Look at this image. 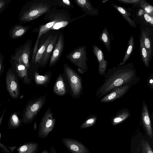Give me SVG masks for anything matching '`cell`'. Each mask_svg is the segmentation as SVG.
Segmentation results:
<instances>
[{
	"instance_id": "obj_46",
	"label": "cell",
	"mask_w": 153,
	"mask_h": 153,
	"mask_svg": "<svg viewBox=\"0 0 153 153\" xmlns=\"http://www.w3.org/2000/svg\"><path fill=\"white\" fill-rule=\"evenodd\" d=\"M108 1V0H103L102 1V4H103L105 2H106V1Z\"/></svg>"
},
{
	"instance_id": "obj_38",
	"label": "cell",
	"mask_w": 153,
	"mask_h": 153,
	"mask_svg": "<svg viewBox=\"0 0 153 153\" xmlns=\"http://www.w3.org/2000/svg\"><path fill=\"white\" fill-rule=\"evenodd\" d=\"M10 1L5 0H0V11L4 9Z\"/></svg>"
},
{
	"instance_id": "obj_31",
	"label": "cell",
	"mask_w": 153,
	"mask_h": 153,
	"mask_svg": "<svg viewBox=\"0 0 153 153\" xmlns=\"http://www.w3.org/2000/svg\"><path fill=\"white\" fill-rule=\"evenodd\" d=\"M92 51L99 63L102 62L105 60L103 53L98 46L93 45Z\"/></svg>"
},
{
	"instance_id": "obj_20",
	"label": "cell",
	"mask_w": 153,
	"mask_h": 153,
	"mask_svg": "<svg viewBox=\"0 0 153 153\" xmlns=\"http://www.w3.org/2000/svg\"><path fill=\"white\" fill-rule=\"evenodd\" d=\"M38 146V144L35 142L26 143L16 148V153H36Z\"/></svg>"
},
{
	"instance_id": "obj_5",
	"label": "cell",
	"mask_w": 153,
	"mask_h": 153,
	"mask_svg": "<svg viewBox=\"0 0 153 153\" xmlns=\"http://www.w3.org/2000/svg\"><path fill=\"white\" fill-rule=\"evenodd\" d=\"M46 99L45 96L40 97L32 100L27 104L22 116L24 123H29L33 120L44 104Z\"/></svg>"
},
{
	"instance_id": "obj_36",
	"label": "cell",
	"mask_w": 153,
	"mask_h": 153,
	"mask_svg": "<svg viewBox=\"0 0 153 153\" xmlns=\"http://www.w3.org/2000/svg\"><path fill=\"white\" fill-rule=\"evenodd\" d=\"M144 17L146 22L150 24L152 26L153 24V16H150L149 14L146 13L144 14Z\"/></svg>"
},
{
	"instance_id": "obj_17",
	"label": "cell",
	"mask_w": 153,
	"mask_h": 153,
	"mask_svg": "<svg viewBox=\"0 0 153 153\" xmlns=\"http://www.w3.org/2000/svg\"><path fill=\"white\" fill-rule=\"evenodd\" d=\"M58 37L57 34L53 36L41 59L40 65L42 66H45L48 63L56 43Z\"/></svg>"
},
{
	"instance_id": "obj_8",
	"label": "cell",
	"mask_w": 153,
	"mask_h": 153,
	"mask_svg": "<svg viewBox=\"0 0 153 153\" xmlns=\"http://www.w3.org/2000/svg\"><path fill=\"white\" fill-rule=\"evenodd\" d=\"M6 83L7 91L11 97L16 99L20 95L19 84L15 75L9 69L6 76Z\"/></svg>"
},
{
	"instance_id": "obj_35",
	"label": "cell",
	"mask_w": 153,
	"mask_h": 153,
	"mask_svg": "<svg viewBox=\"0 0 153 153\" xmlns=\"http://www.w3.org/2000/svg\"><path fill=\"white\" fill-rule=\"evenodd\" d=\"M142 0H117V1L120 3L129 4L133 6L139 5Z\"/></svg>"
},
{
	"instance_id": "obj_10",
	"label": "cell",
	"mask_w": 153,
	"mask_h": 153,
	"mask_svg": "<svg viewBox=\"0 0 153 153\" xmlns=\"http://www.w3.org/2000/svg\"><path fill=\"white\" fill-rule=\"evenodd\" d=\"M132 86L123 85L116 88L104 96L100 99V102H108L119 99L124 96Z\"/></svg>"
},
{
	"instance_id": "obj_45",
	"label": "cell",
	"mask_w": 153,
	"mask_h": 153,
	"mask_svg": "<svg viewBox=\"0 0 153 153\" xmlns=\"http://www.w3.org/2000/svg\"><path fill=\"white\" fill-rule=\"evenodd\" d=\"M41 153H48V152L47 151V150H43Z\"/></svg>"
},
{
	"instance_id": "obj_33",
	"label": "cell",
	"mask_w": 153,
	"mask_h": 153,
	"mask_svg": "<svg viewBox=\"0 0 153 153\" xmlns=\"http://www.w3.org/2000/svg\"><path fill=\"white\" fill-rule=\"evenodd\" d=\"M140 146L143 153H153L152 148L147 141L142 139Z\"/></svg>"
},
{
	"instance_id": "obj_4",
	"label": "cell",
	"mask_w": 153,
	"mask_h": 153,
	"mask_svg": "<svg viewBox=\"0 0 153 153\" xmlns=\"http://www.w3.org/2000/svg\"><path fill=\"white\" fill-rule=\"evenodd\" d=\"M86 48L85 45L79 46L66 56V58L71 62L78 68L82 69L85 72L88 69L87 61L88 59L87 57Z\"/></svg>"
},
{
	"instance_id": "obj_37",
	"label": "cell",
	"mask_w": 153,
	"mask_h": 153,
	"mask_svg": "<svg viewBox=\"0 0 153 153\" xmlns=\"http://www.w3.org/2000/svg\"><path fill=\"white\" fill-rule=\"evenodd\" d=\"M147 84L150 88L153 90V74H151L148 77Z\"/></svg>"
},
{
	"instance_id": "obj_44",
	"label": "cell",
	"mask_w": 153,
	"mask_h": 153,
	"mask_svg": "<svg viewBox=\"0 0 153 153\" xmlns=\"http://www.w3.org/2000/svg\"><path fill=\"white\" fill-rule=\"evenodd\" d=\"M37 124L36 123V122H35L34 123V125H33V128L34 130L35 131H36L37 129Z\"/></svg>"
},
{
	"instance_id": "obj_18",
	"label": "cell",
	"mask_w": 153,
	"mask_h": 153,
	"mask_svg": "<svg viewBox=\"0 0 153 153\" xmlns=\"http://www.w3.org/2000/svg\"><path fill=\"white\" fill-rule=\"evenodd\" d=\"M111 5L123 16L131 27L133 28L137 27V25L134 20L131 18V14L126 9L122 6L115 4H111Z\"/></svg>"
},
{
	"instance_id": "obj_24",
	"label": "cell",
	"mask_w": 153,
	"mask_h": 153,
	"mask_svg": "<svg viewBox=\"0 0 153 153\" xmlns=\"http://www.w3.org/2000/svg\"><path fill=\"white\" fill-rule=\"evenodd\" d=\"M30 28L29 26L16 25L13 28L10 34L12 39H16L23 36Z\"/></svg>"
},
{
	"instance_id": "obj_22",
	"label": "cell",
	"mask_w": 153,
	"mask_h": 153,
	"mask_svg": "<svg viewBox=\"0 0 153 153\" xmlns=\"http://www.w3.org/2000/svg\"><path fill=\"white\" fill-rule=\"evenodd\" d=\"M53 91L56 94L60 96L65 94V85L62 74H60L57 77L53 86Z\"/></svg>"
},
{
	"instance_id": "obj_29",
	"label": "cell",
	"mask_w": 153,
	"mask_h": 153,
	"mask_svg": "<svg viewBox=\"0 0 153 153\" xmlns=\"http://www.w3.org/2000/svg\"><path fill=\"white\" fill-rule=\"evenodd\" d=\"M97 118V116L95 114L89 116L81 125L79 128L82 129L93 126L96 123Z\"/></svg>"
},
{
	"instance_id": "obj_39",
	"label": "cell",
	"mask_w": 153,
	"mask_h": 153,
	"mask_svg": "<svg viewBox=\"0 0 153 153\" xmlns=\"http://www.w3.org/2000/svg\"><path fill=\"white\" fill-rule=\"evenodd\" d=\"M0 148L3 152L5 153H10L11 151L7 148V146L0 142Z\"/></svg>"
},
{
	"instance_id": "obj_43",
	"label": "cell",
	"mask_w": 153,
	"mask_h": 153,
	"mask_svg": "<svg viewBox=\"0 0 153 153\" xmlns=\"http://www.w3.org/2000/svg\"><path fill=\"white\" fill-rule=\"evenodd\" d=\"M77 70H78V71H79V72L80 74H82L84 73H85V72L81 68H78Z\"/></svg>"
},
{
	"instance_id": "obj_19",
	"label": "cell",
	"mask_w": 153,
	"mask_h": 153,
	"mask_svg": "<svg viewBox=\"0 0 153 153\" xmlns=\"http://www.w3.org/2000/svg\"><path fill=\"white\" fill-rule=\"evenodd\" d=\"M130 115V112L127 108H123L117 113L112 118V124L113 126L118 125L128 119Z\"/></svg>"
},
{
	"instance_id": "obj_2",
	"label": "cell",
	"mask_w": 153,
	"mask_h": 153,
	"mask_svg": "<svg viewBox=\"0 0 153 153\" xmlns=\"http://www.w3.org/2000/svg\"><path fill=\"white\" fill-rule=\"evenodd\" d=\"M44 21L47 22L34 30V32H38L32 53V60L34 62L38 48L39 39L42 35L51 30H57L63 28L73 22L76 18H72L69 12L65 9H59L56 7L52 8L45 14Z\"/></svg>"
},
{
	"instance_id": "obj_12",
	"label": "cell",
	"mask_w": 153,
	"mask_h": 153,
	"mask_svg": "<svg viewBox=\"0 0 153 153\" xmlns=\"http://www.w3.org/2000/svg\"><path fill=\"white\" fill-rule=\"evenodd\" d=\"M141 120L147 134L151 139L153 138L152 130L148 106L143 100L141 114Z\"/></svg>"
},
{
	"instance_id": "obj_27",
	"label": "cell",
	"mask_w": 153,
	"mask_h": 153,
	"mask_svg": "<svg viewBox=\"0 0 153 153\" xmlns=\"http://www.w3.org/2000/svg\"><path fill=\"white\" fill-rule=\"evenodd\" d=\"M52 7L59 6L65 9H71L74 6L71 1L69 0H51Z\"/></svg>"
},
{
	"instance_id": "obj_40",
	"label": "cell",
	"mask_w": 153,
	"mask_h": 153,
	"mask_svg": "<svg viewBox=\"0 0 153 153\" xmlns=\"http://www.w3.org/2000/svg\"><path fill=\"white\" fill-rule=\"evenodd\" d=\"M146 13V12L143 9H140L137 15L138 16H140L143 15Z\"/></svg>"
},
{
	"instance_id": "obj_32",
	"label": "cell",
	"mask_w": 153,
	"mask_h": 153,
	"mask_svg": "<svg viewBox=\"0 0 153 153\" xmlns=\"http://www.w3.org/2000/svg\"><path fill=\"white\" fill-rule=\"evenodd\" d=\"M139 6L142 8L143 10L150 16H153V7L146 1L144 0H142L140 2Z\"/></svg>"
},
{
	"instance_id": "obj_13",
	"label": "cell",
	"mask_w": 153,
	"mask_h": 153,
	"mask_svg": "<svg viewBox=\"0 0 153 153\" xmlns=\"http://www.w3.org/2000/svg\"><path fill=\"white\" fill-rule=\"evenodd\" d=\"M64 46V38L61 33L58 36L57 41L50 60L49 66H52L56 63L61 56Z\"/></svg>"
},
{
	"instance_id": "obj_6",
	"label": "cell",
	"mask_w": 153,
	"mask_h": 153,
	"mask_svg": "<svg viewBox=\"0 0 153 153\" xmlns=\"http://www.w3.org/2000/svg\"><path fill=\"white\" fill-rule=\"evenodd\" d=\"M56 122L50 108H48L42 117L40 123L38 136L41 138H46L53 129Z\"/></svg>"
},
{
	"instance_id": "obj_23",
	"label": "cell",
	"mask_w": 153,
	"mask_h": 153,
	"mask_svg": "<svg viewBox=\"0 0 153 153\" xmlns=\"http://www.w3.org/2000/svg\"><path fill=\"white\" fill-rule=\"evenodd\" d=\"M134 46V40L133 36L131 35L128 41L126 52L122 62L118 65L119 66L125 64L129 58L133 51Z\"/></svg>"
},
{
	"instance_id": "obj_16",
	"label": "cell",
	"mask_w": 153,
	"mask_h": 153,
	"mask_svg": "<svg viewBox=\"0 0 153 153\" xmlns=\"http://www.w3.org/2000/svg\"><path fill=\"white\" fill-rule=\"evenodd\" d=\"M12 58L14 61L16 71L18 76L22 79L23 83L29 84L31 81L28 75L26 67L19 59L13 56Z\"/></svg>"
},
{
	"instance_id": "obj_9",
	"label": "cell",
	"mask_w": 153,
	"mask_h": 153,
	"mask_svg": "<svg viewBox=\"0 0 153 153\" xmlns=\"http://www.w3.org/2000/svg\"><path fill=\"white\" fill-rule=\"evenodd\" d=\"M32 40H27L23 45L17 49L15 57L19 59L25 66L27 69L30 66L29 60Z\"/></svg>"
},
{
	"instance_id": "obj_3",
	"label": "cell",
	"mask_w": 153,
	"mask_h": 153,
	"mask_svg": "<svg viewBox=\"0 0 153 153\" xmlns=\"http://www.w3.org/2000/svg\"><path fill=\"white\" fill-rule=\"evenodd\" d=\"M52 7L51 0H33L22 7L19 15L20 22L25 23L46 13Z\"/></svg>"
},
{
	"instance_id": "obj_42",
	"label": "cell",
	"mask_w": 153,
	"mask_h": 153,
	"mask_svg": "<svg viewBox=\"0 0 153 153\" xmlns=\"http://www.w3.org/2000/svg\"><path fill=\"white\" fill-rule=\"evenodd\" d=\"M2 60L1 59L0 56V74L2 70Z\"/></svg>"
},
{
	"instance_id": "obj_34",
	"label": "cell",
	"mask_w": 153,
	"mask_h": 153,
	"mask_svg": "<svg viewBox=\"0 0 153 153\" xmlns=\"http://www.w3.org/2000/svg\"><path fill=\"white\" fill-rule=\"evenodd\" d=\"M108 65V62L105 59L102 62L99 63L98 72L100 75L105 76Z\"/></svg>"
},
{
	"instance_id": "obj_1",
	"label": "cell",
	"mask_w": 153,
	"mask_h": 153,
	"mask_svg": "<svg viewBox=\"0 0 153 153\" xmlns=\"http://www.w3.org/2000/svg\"><path fill=\"white\" fill-rule=\"evenodd\" d=\"M105 77L103 84L96 91V95L98 98L102 97L120 86L135 85L140 79L132 62L109 68Z\"/></svg>"
},
{
	"instance_id": "obj_26",
	"label": "cell",
	"mask_w": 153,
	"mask_h": 153,
	"mask_svg": "<svg viewBox=\"0 0 153 153\" xmlns=\"http://www.w3.org/2000/svg\"><path fill=\"white\" fill-rule=\"evenodd\" d=\"M99 40L103 42L108 51L110 52L111 48V37L106 27L100 35Z\"/></svg>"
},
{
	"instance_id": "obj_25",
	"label": "cell",
	"mask_w": 153,
	"mask_h": 153,
	"mask_svg": "<svg viewBox=\"0 0 153 153\" xmlns=\"http://www.w3.org/2000/svg\"><path fill=\"white\" fill-rule=\"evenodd\" d=\"M140 50V55L142 61L145 66L147 68L149 66L151 61L147 49L146 48L143 40L140 36H139Z\"/></svg>"
},
{
	"instance_id": "obj_47",
	"label": "cell",
	"mask_w": 153,
	"mask_h": 153,
	"mask_svg": "<svg viewBox=\"0 0 153 153\" xmlns=\"http://www.w3.org/2000/svg\"><path fill=\"white\" fill-rule=\"evenodd\" d=\"M0 137H1V133H0Z\"/></svg>"
},
{
	"instance_id": "obj_11",
	"label": "cell",
	"mask_w": 153,
	"mask_h": 153,
	"mask_svg": "<svg viewBox=\"0 0 153 153\" xmlns=\"http://www.w3.org/2000/svg\"><path fill=\"white\" fill-rule=\"evenodd\" d=\"M62 140L65 146L72 153H90L82 143L76 140L66 137Z\"/></svg>"
},
{
	"instance_id": "obj_28",
	"label": "cell",
	"mask_w": 153,
	"mask_h": 153,
	"mask_svg": "<svg viewBox=\"0 0 153 153\" xmlns=\"http://www.w3.org/2000/svg\"><path fill=\"white\" fill-rule=\"evenodd\" d=\"M21 121L16 113H14L10 116L8 123L9 128L16 129L20 126Z\"/></svg>"
},
{
	"instance_id": "obj_41",
	"label": "cell",
	"mask_w": 153,
	"mask_h": 153,
	"mask_svg": "<svg viewBox=\"0 0 153 153\" xmlns=\"http://www.w3.org/2000/svg\"><path fill=\"white\" fill-rule=\"evenodd\" d=\"M17 146L11 147L7 146V148L11 151V152H12L17 148Z\"/></svg>"
},
{
	"instance_id": "obj_15",
	"label": "cell",
	"mask_w": 153,
	"mask_h": 153,
	"mask_svg": "<svg viewBox=\"0 0 153 153\" xmlns=\"http://www.w3.org/2000/svg\"><path fill=\"white\" fill-rule=\"evenodd\" d=\"M74 1L86 15L96 16L99 14L98 10L100 7L97 9L94 8L89 0H74Z\"/></svg>"
},
{
	"instance_id": "obj_7",
	"label": "cell",
	"mask_w": 153,
	"mask_h": 153,
	"mask_svg": "<svg viewBox=\"0 0 153 153\" xmlns=\"http://www.w3.org/2000/svg\"><path fill=\"white\" fill-rule=\"evenodd\" d=\"M64 70L69 82L74 96L77 97L81 94L82 89L81 79L78 74L66 64L64 65Z\"/></svg>"
},
{
	"instance_id": "obj_30",
	"label": "cell",
	"mask_w": 153,
	"mask_h": 153,
	"mask_svg": "<svg viewBox=\"0 0 153 153\" xmlns=\"http://www.w3.org/2000/svg\"><path fill=\"white\" fill-rule=\"evenodd\" d=\"M34 79L36 83L38 85H42L47 82L50 77L48 74L41 75L36 71L34 74Z\"/></svg>"
},
{
	"instance_id": "obj_21",
	"label": "cell",
	"mask_w": 153,
	"mask_h": 153,
	"mask_svg": "<svg viewBox=\"0 0 153 153\" xmlns=\"http://www.w3.org/2000/svg\"><path fill=\"white\" fill-rule=\"evenodd\" d=\"M53 36L52 35L48 36L41 44L39 48H38L34 61L35 63L40 64L42 58Z\"/></svg>"
},
{
	"instance_id": "obj_14",
	"label": "cell",
	"mask_w": 153,
	"mask_h": 153,
	"mask_svg": "<svg viewBox=\"0 0 153 153\" xmlns=\"http://www.w3.org/2000/svg\"><path fill=\"white\" fill-rule=\"evenodd\" d=\"M151 33L150 30L147 28H140V36L143 40L151 61L153 53V44Z\"/></svg>"
}]
</instances>
